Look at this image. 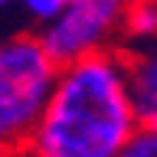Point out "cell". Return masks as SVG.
Here are the masks:
<instances>
[{"label":"cell","instance_id":"1","mask_svg":"<svg viewBox=\"0 0 157 157\" xmlns=\"http://www.w3.org/2000/svg\"><path fill=\"white\" fill-rule=\"evenodd\" d=\"M141 131L121 49L62 66L29 157H118Z\"/></svg>","mask_w":157,"mask_h":157},{"label":"cell","instance_id":"2","mask_svg":"<svg viewBox=\"0 0 157 157\" xmlns=\"http://www.w3.org/2000/svg\"><path fill=\"white\" fill-rule=\"evenodd\" d=\"M59 66L36 33L0 39V154H17L36 134L59 82Z\"/></svg>","mask_w":157,"mask_h":157},{"label":"cell","instance_id":"3","mask_svg":"<svg viewBox=\"0 0 157 157\" xmlns=\"http://www.w3.org/2000/svg\"><path fill=\"white\" fill-rule=\"evenodd\" d=\"M128 7L131 0H72L52 23L39 26L36 36L59 66H72L78 59L121 49Z\"/></svg>","mask_w":157,"mask_h":157},{"label":"cell","instance_id":"4","mask_svg":"<svg viewBox=\"0 0 157 157\" xmlns=\"http://www.w3.org/2000/svg\"><path fill=\"white\" fill-rule=\"evenodd\" d=\"M121 52L128 66V92L137 108V118L144 121L151 111H157V43Z\"/></svg>","mask_w":157,"mask_h":157},{"label":"cell","instance_id":"5","mask_svg":"<svg viewBox=\"0 0 157 157\" xmlns=\"http://www.w3.org/2000/svg\"><path fill=\"white\" fill-rule=\"evenodd\" d=\"M151 43H157V0H131L121 49H137Z\"/></svg>","mask_w":157,"mask_h":157},{"label":"cell","instance_id":"6","mask_svg":"<svg viewBox=\"0 0 157 157\" xmlns=\"http://www.w3.org/2000/svg\"><path fill=\"white\" fill-rule=\"evenodd\" d=\"M17 7H23V13L29 20H36L39 26H46V23H52L62 13L66 0H17Z\"/></svg>","mask_w":157,"mask_h":157},{"label":"cell","instance_id":"7","mask_svg":"<svg viewBox=\"0 0 157 157\" xmlns=\"http://www.w3.org/2000/svg\"><path fill=\"white\" fill-rule=\"evenodd\" d=\"M118 157H157V137L151 134L147 128H141V131L124 144V151Z\"/></svg>","mask_w":157,"mask_h":157},{"label":"cell","instance_id":"8","mask_svg":"<svg viewBox=\"0 0 157 157\" xmlns=\"http://www.w3.org/2000/svg\"><path fill=\"white\" fill-rule=\"evenodd\" d=\"M141 128H147V131H151V134L157 137V111H151V115H147L144 121H141Z\"/></svg>","mask_w":157,"mask_h":157},{"label":"cell","instance_id":"9","mask_svg":"<svg viewBox=\"0 0 157 157\" xmlns=\"http://www.w3.org/2000/svg\"><path fill=\"white\" fill-rule=\"evenodd\" d=\"M13 3H17V0H0V13H3V10H10Z\"/></svg>","mask_w":157,"mask_h":157},{"label":"cell","instance_id":"10","mask_svg":"<svg viewBox=\"0 0 157 157\" xmlns=\"http://www.w3.org/2000/svg\"><path fill=\"white\" fill-rule=\"evenodd\" d=\"M66 3H72V0H66Z\"/></svg>","mask_w":157,"mask_h":157}]
</instances>
